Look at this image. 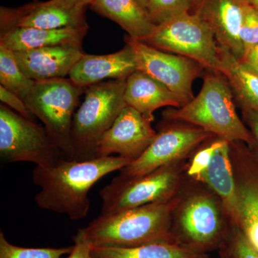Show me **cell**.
I'll use <instances>...</instances> for the list:
<instances>
[{
  "label": "cell",
  "mask_w": 258,
  "mask_h": 258,
  "mask_svg": "<svg viewBox=\"0 0 258 258\" xmlns=\"http://www.w3.org/2000/svg\"><path fill=\"white\" fill-rule=\"evenodd\" d=\"M132 162L120 156H108L86 161L62 159L52 166H36L32 179L40 191L35 203L39 208L67 215L74 221L82 220L91 208L88 194L93 185Z\"/></svg>",
  "instance_id": "cell-1"
},
{
  "label": "cell",
  "mask_w": 258,
  "mask_h": 258,
  "mask_svg": "<svg viewBox=\"0 0 258 258\" xmlns=\"http://www.w3.org/2000/svg\"><path fill=\"white\" fill-rule=\"evenodd\" d=\"M179 195L168 203L100 215L83 228L84 235L92 247H134L155 242H179L173 229Z\"/></svg>",
  "instance_id": "cell-2"
},
{
  "label": "cell",
  "mask_w": 258,
  "mask_h": 258,
  "mask_svg": "<svg viewBox=\"0 0 258 258\" xmlns=\"http://www.w3.org/2000/svg\"><path fill=\"white\" fill-rule=\"evenodd\" d=\"M234 99L225 76L207 71L198 96L179 108L164 110L163 120L196 125L229 142H243L254 147L253 137L237 114Z\"/></svg>",
  "instance_id": "cell-3"
},
{
  "label": "cell",
  "mask_w": 258,
  "mask_h": 258,
  "mask_svg": "<svg viewBox=\"0 0 258 258\" xmlns=\"http://www.w3.org/2000/svg\"><path fill=\"white\" fill-rule=\"evenodd\" d=\"M126 79L109 80L86 88L84 101L73 120L75 160L98 157L100 140L127 106L124 99Z\"/></svg>",
  "instance_id": "cell-4"
},
{
  "label": "cell",
  "mask_w": 258,
  "mask_h": 258,
  "mask_svg": "<svg viewBox=\"0 0 258 258\" xmlns=\"http://www.w3.org/2000/svg\"><path fill=\"white\" fill-rule=\"evenodd\" d=\"M188 195L182 196L181 190L174 210L173 229L176 239L204 253L220 248L230 226L221 200L211 190H196Z\"/></svg>",
  "instance_id": "cell-5"
},
{
  "label": "cell",
  "mask_w": 258,
  "mask_h": 258,
  "mask_svg": "<svg viewBox=\"0 0 258 258\" xmlns=\"http://www.w3.org/2000/svg\"><path fill=\"white\" fill-rule=\"evenodd\" d=\"M86 88L64 78L37 81L24 101L29 111L41 120L67 159H74L73 120L80 97Z\"/></svg>",
  "instance_id": "cell-6"
},
{
  "label": "cell",
  "mask_w": 258,
  "mask_h": 258,
  "mask_svg": "<svg viewBox=\"0 0 258 258\" xmlns=\"http://www.w3.org/2000/svg\"><path fill=\"white\" fill-rule=\"evenodd\" d=\"M184 160L161 166L136 179H113L100 191L101 215H109L150 204L165 203L175 199L183 189Z\"/></svg>",
  "instance_id": "cell-7"
},
{
  "label": "cell",
  "mask_w": 258,
  "mask_h": 258,
  "mask_svg": "<svg viewBox=\"0 0 258 258\" xmlns=\"http://www.w3.org/2000/svg\"><path fill=\"white\" fill-rule=\"evenodd\" d=\"M144 42L196 61L207 71L223 72L220 46L213 32L196 13H186L158 25Z\"/></svg>",
  "instance_id": "cell-8"
},
{
  "label": "cell",
  "mask_w": 258,
  "mask_h": 258,
  "mask_svg": "<svg viewBox=\"0 0 258 258\" xmlns=\"http://www.w3.org/2000/svg\"><path fill=\"white\" fill-rule=\"evenodd\" d=\"M0 155L8 162L26 161L50 166L66 159L45 126L24 118L2 103Z\"/></svg>",
  "instance_id": "cell-9"
},
{
  "label": "cell",
  "mask_w": 258,
  "mask_h": 258,
  "mask_svg": "<svg viewBox=\"0 0 258 258\" xmlns=\"http://www.w3.org/2000/svg\"><path fill=\"white\" fill-rule=\"evenodd\" d=\"M170 122L163 125L157 137L145 152L132 164L120 169L118 181L136 179L161 166L184 161L207 141L215 137L200 127Z\"/></svg>",
  "instance_id": "cell-10"
},
{
  "label": "cell",
  "mask_w": 258,
  "mask_h": 258,
  "mask_svg": "<svg viewBox=\"0 0 258 258\" xmlns=\"http://www.w3.org/2000/svg\"><path fill=\"white\" fill-rule=\"evenodd\" d=\"M125 41L133 49L137 71L145 73L164 84L179 98L183 106L195 98L193 83L203 74L205 68L202 64L129 36L125 37Z\"/></svg>",
  "instance_id": "cell-11"
},
{
  "label": "cell",
  "mask_w": 258,
  "mask_h": 258,
  "mask_svg": "<svg viewBox=\"0 0 258 258\" xmlns=\"http://www.w3.org/2000/svg\"><path fill=\"white\" fill-rule=\"evenodd\" d=\"M237 191L231 223L258 251V151L243 142H230Z\"/></svg>",
  "instance_id": "cell-12"
},
{
  "label": "cell",
  "mask_w": 258,
  "mask_h": 258,
  "mask_svg": "<svg viewBox=\"0 0 258 258\" xmlns=\"http://www.w3.org/2000/svg\"><path fill=\"white\" fill-rule=\"evenodd\" d=\"M89 28L86 8H69L57 0H34L18 8H0V32L14 28Z\"/></svg>",
  "instance_id": "cell-13"
},
{
  "label": "cell",
  "mask_w": 258,
  "mask_h": 258,
  "mask_svg": "<svg viewBox=\"0 0 258 258\" xmlns=\"http://www.w3.org/2000/svg\"><path fill=\"white\" fill-rule=\"evenodd\" d=\"M152 123L132 107L125 106L100 140L97 157L118 154L135 161L157 137V132Z\"/></svg>",
  "instance_id": "cell-14"
},
{
  "label": "cell",
  "mask_w": 258,
  "mask_h": 258,
  "mask_svg": "<svg viewBox=\"0 0 258 258\" xmlns=\"http://www.w3.org/2000/svg\"><path fill=\"white\" fill-rule=\"evenodd\" d=\"M245 5L244 0H201L195 12L211 28L219 46L239 60L244 55L240 31Z\"/></svg>",
  "instance_id": "cell-15"
},
{
  "label": "cell",
  "mask_w": 258,
  "mask_h": 258,
  "mask_svg": "<svg viewBox=\"0 0 258 258\" xmlns=\"http://www.w3.org/2000/svg\"><path fill=\"white\" fill-rule=\"evenodd\" d=\"M19 66L33 81L62 79L84 55L83 47L59 45L14 52Z\"/></svg>",
  "instance_id": "cell-16"
},
{
  "label": "cell",
  "mask_w": 258,
  "mask_h": 258,
  "mask_svg": "<svg viewBox=\"0 0 258 258\" xmlns=\"http://www.w3.org/2000/svg\"><path fill=\"white\" fill-rule=\"evenodd\" d=\"M137 71L132 47H125L114 53L95 55L84 54L69 75V79L79 87L87 88L105 80L126 79Z\"/></svg>",
  "instance_id": "cell-17"
},
{
  "label": "cell",
  "mask_w": 258,
  "mask_h": 258,
  "mask_svg": "<svg viewBox=\"0 0 258 258\" xmlns=\"http://www.w3.org/2000/svg\"><path fill=\"white\" fill-rule=\"evenodd\" d=\"M124 99L127 106L137 110L151 122L154 121V113L157 109L183 106L179 98L169 88L140 71L127 78Z\"/></svg>",
  "instance_id": "cell-18"
},
{
  "label": "cell",
  "mask_w": 258,
  "mask_h": 258,
  "mask_svg": "<svg viewBox=\"0 0 258 258\" xmlns=\"http://www.w3.org/2000/svg\"><path fill=\"white\" fill-rule=\"evenodd\" d=\"M88 28L11 29L0 32V45L13 52L59 45L82 47Z\"/></svg>",
  "instance_id": "cell-19"
},
{
  "label": "cell",
  "mask_w": 258,
  "mask_h": 258,
  "mask_svg": "<svg viewBox=\"0 0 258 258\" xmlns=\"http://www.w3.org/2000/svg\"><path fill=\"white\" fill-rule=\"evenodd\" d=\"M91 8L118 24L134 40L146 42L157 29L136 0H96Z\"/></svg>",
  "instance_id": "cell-20"
},
{
  "label": "cell",
  "mask_w": 258,
  "mask_h": 258,
  "mask_svg": "<svg viewBox=\"0 0 258 258\" xmlns=\"http://www.w3.org/2000/svg\"><path fill=\"white\" fill-rule=\"evenodd\" d=\"M197 182L205 184L220 198L230 219L235 212L237 191L228 141L215 151L210 164Z\"/></svg>",
  "instance_id": "cell-21"
},
{
  "label": "cell",
  "mask_w": 258,
  "mask_h": 258,
  "mask_svg": "<svg viewBox=\"0 0 258 258\" xmlns=\"http://www.w3.org/2000/svg\"><path fill=\"white\" fill-rule=\"evenodd\" d=\"M223 72L241 109L258 113V76L244 66L228 50L220 47Z\"/></svg>",
  "instance_id": "cell-22"
},
{
  "label": "cell",
  "mask_w": 258,
  "mask_h": 258,
  "mask_svg": "<svg viewBox=\"0 0 258 258\" xmlns=\"http://www.w3.org/2000/svg\"><path fill=\"white\" fill-rule=\"evenodd\" d=\"M93 258H210L178 242H155L134 247H92Z\"/></svg>",
  "instance_id": "cell-23"
},
{
  "label": "cell",
  "mask_w": 258,
  "mask_h": 258,
  "mask_svg": "<svg viewBox=\"0 0 258 258\" xmlns=\"http://www.w3.org/2000/svg\"><path fill=\"white\" fill-rule=\"evenodd\" d=\"M35 81L25 76L15 58L14 52L0 45V83L25 101Z\"/></svg>",
  "instance_id": "cell-24"
},
{
  "label": "cell",
  "mask_w": 258,
  "mask_h": 258,
  "mask_svg": "<svg viewBox=\"0 0 258 258\" xmlns=\"http://www.w3.org/2000/svg\"><path fill=\"white\" fill-rule=\"evenodd\" d=\"M191 5L190 0H149L146 11L158 26L189 13Z\"/></svg>",
  "instance_id": "cell-25"
},
{
  "label": "cell",
  "mask_w": 258,
  "mask_h": 258,
  "mask_svg": "<svg viewBox=\"0 0 258 258\" xmlns=\"http://www.w3.org/2000/svg\"><path fill=\"white\" fill-rule=\"evenodd\" d=\"M74 246L61 248H28L18 247L7 240L4 232L0 231V258H64L70 254Z\"/></svg>",
  "instance_id": "cell-26"
},
{
  "label": "cell",
  "mask_w": 258,
  "mask_h": 258,
  "mask_svg": "<svg viewBox=\"0 0 258 258\" xmlns=\"http://www.w3.org/2000/svg\"><path fill=\"white\" fill-rule=\"evenodd\" d=\"M221 258H258V251L233 224L220 247Z\"/></svg>",
  "instance_id": "cell-27"
},
{
  "label": "cell",
  "mask_w": 258,
  "mask_h": 258,
  "mask_svg": "<svg viewBox=\"0 0 258 258\" xmlns=\"http://www.w3.org/2000/svg\"><path fill=\"white\" fill-rule=\"evenodd\" d=\"M210 140L207 141L205 144L199 148L198 152L194 154L191 161L187 164L186 174L187 177L192 179V181H198L203 171L210 164L213 153L227 141L218 137L210 142Z\"/></svg>",
  "instance_id": "cell-28"
},
{
  "label": "cell",
  "mask_w": 258,
  "mask_h": 258,
  "mask_svg": "<svg viewBox=\"0 0 258 258\" xmlns=\"http://www.w3.org/2000/svg\"><path fill=\"white\" fill-rule=\"evenodd\" d=\"M240 38L244 49V57L258 45V8L247 2L241 28Z\"/></svg>",
  "instance_id": "cell-29"
},
{
  "label": "cell",
  "mask_w": 258,
  "mask_h": 258,
  "mask_svg": "<svg viewBox=\"0 0 258 258\" xmlns=\"http://www.w3.org/2000/svg\"><path fill=\"white\" fill-rule=\"evenodd\" d=\"M0 101L3 104L10 108V109L16 112L24 118L33 120V114L29 111L23 100L2 86H0Z\"/></svg>",
  "instance_id": "cell-30"
},
{
  "label": "cell",
  "mask_w": 258,
  "mask_h": 258,
  "mask_svg": "<svg viewBox=\"0 0 258 258\" xmlns=\"http://www.w3.org/2000/svg\"><path fill=\"white\" fill-rule=\"evenodd\" d=\"M74 249L66 258H93L91 254L92 245L86 239L83 228L78 231L74 237Z\"/></svg>",
  "instance_id": "cell-31"
},
{
  "label": "cell",
  "mask_w": 258,
  "mask_h": 258,
  "mask_svg": "<svg viewBox=\"0 0 258 258\" xmlns=\"http://www.w3.org/2000/svg\"><path fill=\"white\" fill-rule=\"evenodd\" d=\"M244 123L250 131L254 139V147L258 151V113L249 109H242Z\"/></svg>",
  "instance_id": "cell-32"
},
{
  "label": "cell",
  "mask_w": 258,
  "mask_h": 258,
  "mask_svg": "<svg viewBox=\"0 0 258 258\" xmlns=\"http://www.w3.org/2000/svg\"><path fill=\"white\" fill-rule=\"evenodd\" d=\"M240 61L247 69L258 76V45Z\"/></svg>",
  "instance_id": "cell-33"
},
{
  "label": "cell",
  "mask_w": 258,
  "mask_h": 258,
  "mask_svg": "<svg viewBox=\"0 0 258 258\" xmlns=\"http://www.w3.org/2000/svg\"><path fill=\"white\" fill-rule=\"evenodd\" d=\"M57 1L69 8H86L88 5L91 6L96 0H57Z\"/></svg>",
  "instance_id": "cell-34"
},
{
  "label": "cell",
  "mask_w": 258,
  "mask_h": 258,
  "mask_svg": "<svg viewBox=\"0 0 258 258\" xmlns=\"http://www.w3.org/2000/svg\"><path fill=\"white\" fill-rule=\"evenodd\" d=\"M136 1L138 3V4L140 5L144 10H146V9H147V6L149 0H136Z\"/></svg>",
  "instance_id": "cell-35"
},
{
  "label": "cell",
  "mask_w": 258,
  "mask_h": 258,
  "mask_svg": "<svg viewBox=\"0 0 258 258\" xmlns=\"http://www.w3.org/2000/svg\"><path fill=\"white\" fill-rule=\"evenodd\" d=\"M244 1L247 2L249 4L254 5V7L258 8V0H244Z\"/></svg>",
  "instance_id": "cell-36"
},
{
  "label": "cell",
  "mask_w": 258,
  "mask_h": 258,
  "mask_svg": "<svg viewBox=\"0 0 258 258\" xmlns=\"http://www.w3.org/2000/svg\"><path fill=\"white\" fill-rule=\"evenodd\" d=\"M191 1V4H195V5H198L199 3H200V1L201 0H190Z\"/></svg>",
  "instance_id": "cell-37"
}]
</instances>
